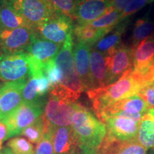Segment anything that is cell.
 <instances>
[{
  "instance_id": "5",
  "label": "cell",
  "mask_w": 154,
  "mask_h": 154,
  "mask_svg": "<svg viewBox=\"0 0 154 154\" xmlns=\"http://www.w3.org/2000/svg\"><path fill=\"white\" fill-rule=\"evenodd\" d=\"M29 55L25 51L0 53V81L4 83L29 79Z\"/></svg>"
},
{
  "instance_id": "1",
  "label": "cell",
  "mask_w": 154,
  "mask_h": 154,
  "mask_svg": "<svg viewBox=\"0 0 154 154\" xmlns=\"http://www.w3.org/2000/svg\"><path fill=\"white\" fill-rule=\"evenodd\" d=\"M132 69L113 84L86 91L98 117L113 103L136 95L140 91L144 84Z\"/></svg>"
},
{
  "instance_id": "17",
  "label": "cell",
  "mask_w": 154,
  "mask_h": 154,
  "mask_svg": "<svg viewBox=\"0 0 154 154\" xmlns=\"http://www.w3.org/2000/svg\"><path fill=\"white\" fill-rule=\"evenodd\" d=\"M96 154H146V149L137 139L119 140L106 136Z\"/></svg>"
},
{
  "instance_id": "23",
  "label": "cell",
  "mask_w": 154,
  "mask_h": 154,
  "mask_svg": "<svg viewBox=\"0 0 154 154\" xmlns=\"http://www.w3.org/2000/svg\"><path fill=\"white\" fill-rule=\"evenodd\" d=\"M136 139L146 149H154V113L150 109L142 116Z\"/></svg>"
},
{
  "instance_id": "4",
  "label": "cell",
  "mask_w": 154,
  "mask_h": 154,
  "mask_svg": "<svg viewBox=\"0 0 154 154\" xmlns=\"http://www.w3.org/2000/svg\"><path fill=\"white\" fill-rule=\"evenodd\" d=\"M79 106V103L66 101L49 94L42 116L44 121L52 126H70Z\"/></svg>"
},
{
  "instance_id": "11",
  "label": "cell",
  "mask_w": 154,
  "mask_h": 154,
  "mask_svg": "<svg viewBox=\"0 0 154 154\" xmlns=\"http://www.w3.org/2000/svg\"><path fill=\"white\" fill-rule=\"evenodd\" d=\"M27 81L6 82L0 87V121L4 122L22 104V91Z\"/></svg>"
},
{
  "instance_id": "19",
  "label": "cell",
  "mask_w": 154,
  "mask_h": 154,
  "mask_svg": "<svg viewBox=\"0 0 154 154\" xmlns=\"http://www.w3.org/2000/svg\"><path fill=\"white\" fill-rule=\"evenodd\" d=\"M90 90L108 85V72L106 57L103 54L94 49L93 47H91L90 52Z\"/></svg>"
},
{
  "instance_id": "25",
  "label": "cell",
  "mask_w": 154,
  "mask_h": 154,
  "mask_svg": "<svg viewBox=\"0 0 154 154\" xmlns=\"http://www.w3.org/2000/svg\"><path fill=\"white\" fill-rule=\"evenodd\" d=\"M153 35H154V22L148 14H146L135 23L131 40V47L134 49L140 42Z\"/></svg>"
},
{
  "instance_id": "9",
  "label": "cell",
  "mask_w": 154,
  "mask_h": 154,
  "mask_svg": "<svg viewBox=\"0 0 154 154\" xmlns=\"http://www.w3.org/2000/svg\"><path fill=\"white\" fill-rule=\"evenodd\" d=\"M141 118L126 116H111L101 119L106 128V136L119 140L136 139Z\"/></svg>"
},
{
  "instance_id": "44",
  "label": "cell",
  "mask_w": 154,
  "mask_h": 154,
  "mask_svg": "<svg viewBox=\"0 0 154 154\" xmlns=\"http://www.w3.org/2000/svg\"><path fill=\"white\" fill-rule=\"evenodd\" d=\"M0 152H1V151H0Z\"/></svg>"
},
{
  "instance_id": "32",
  "label": "cell",
  "mask_w": 154,
  "mask_h": 154,
  "mask_svg": "<svg viewBox=\"0 0 154 154\" xmlns=\"http://www.w3.org/2000/svg\"><path fill=\"white\" fill-rule=\"evenodd\" d=\"M153 1L154 0H131L121 14V22L128 19L130 16L138 12L148 4Z\"/></svg>"
},
{
  "instance_id": "35",
  "label": "cell",
  "mask_w": 154,
  "mask_h": 154,
  "mask_svg": "<svg viewBox=\"0 0 154 154\" xmlns=\"http://www.w3.org/2000/svg\"><path fill=\"white\" fill-rule=\"evenodd\" d=\"M8 139V128L5 123L0 121V151L2 150L4 141Z\"/></svg>"
},
{
  "instance_id": "29",
  "label": "cell",
  "mask_w": 154,
  "mask_h": 154,
  "mask_svg": "<svg viewBox=\"0 0 154 154\" xmlns=\"http://www.w3.org/2000/svg\"><path fill=\"white\" fill-rule=\"evenodd\" d=\"M56 14L63 15L74 20L76 0H46Z\"/></svg>"
},
{
  "instance_id": "34",
  "label": "cell",
  "mask_w": 154,
  "mask_h": 154,
  "mask_svg": "<svg viewBox=\"0 0 154 154\" xmlns=\"http://www.w3.org/2000/svg\"><path fill=\"white\" fill-rule=\"evenodd\" d=\"M131 0H110V6L113 9L122 13Z\"/></svg>"
},
{
  "instance_id": "40",
  "label": "cell",
  "mask_w": 154,
  "mask_h": 154,
  "mask_svg": "<svg viewBox=\"0 0 154 154\" xmlns=\"http://www.w3.org/2000/svg\"><path fill=\"white\" fill-rule=\"evenodd\" d=\"M3 84H4V82H1V81H0V87H1V86L3 85Z\"/></svg>"
},
{
  "instance_id": "37",
  "label": "cell",
  "mask_w": 154,
  "mask_h": 154,
  "mask_svg": "<svg viewBox=\"0 0 154 154\" xmlns=\"http://www.w3.org/2000/svg\"><path fill=\"white\" fill-rule=\"evenodd\" d=\"M2 152L3 154H14L12 151H11V149L7 147V146H5V147L2 148Z\"/></svg>"
},
{
  "instance_id": "27",
  "label": "cell",
  "mask_w": 154,
  "mask_h": 154,
  "mask_svg": "<svg viewBox=\"0 0 154 154\" xmlns=\"http://www.w3.org/2000/svg\"><path fill=\"white\" fill-rule=\"evenodd\" d=\"M44 134V120L43 116H41L34 123L24 128L21 135L25 136L31 143L37 144L43 138Z\"/></svg>"
},
{
  "instance_id": "24",
  "label": "cell",
  "mask_w": 154,
  "mask_h": 154,
  "mask_svg": "<svg viewBox=\"0 0 154 154\" xmlns=\"http://www.w3.org/2000/svg\"><path fill=\"white\" fill-rule=\"evenodd\" d=\"M109 32L110 31L95 28L88 24H77L74 28L73 34L76 38L77 42L88 44L92 47Z\"/></svg>"
},
{
  "instance_id": "18",
  "label": "cell",
  "mask_w": 154,
  "mask_h": 154,
  "mask_svg": "<svg viewBox=\"0 0 154 154\" xmlns=\"http://www.w3.org/2000/svg\"><path fill=\"white\" fill-rule=\"evenodd\" d=\"M61 47L62 45L61 44L54 43L39 37L34 32L26 51L38 61L47 63L57 56Z\"/></svg>"
},
{
  "instance_id": "36",
  "label": "cell",
  "mask_w": 154,
  "mask_h": 154,
  "mask_svg": "<svg viewBox=\"0 0 154 154\" xmlns=\"http://www.w3.org/2000/svg\"><path fill=\"white\" fill-rule=\"evenodd\" d=\"M79 154H96V151H92V150L79 149Z\"/></svg>"
},
{
  "instance_id": "14",
  "label": "cell",
  "mask_w": 154,
  "mask_h": 154,
  "mask_svg": "<svg viewBox=\"0 0 154 154\" xmlns=\"http://www.w3.org/2000/svg\"><path fill=\"white\" fill-rule=\"evenodd\" d=\"M149 110L145 101L138 94L121 100L107 108L101 113L99 119L111 116H127L131 117H142Z\"/></svg>"
},
{
  "instance_id": "8",
  "label": "cell",
  "mask_w": 154,
  "mask_h": 154,
  "mask_svg": "<svg viewBox=\"0 0 154 154\" xmlns=\"http://www.w3.org/2000/svg\"><path fill=\"white\" fill-rule=\"evenodd\" d=\"M16 9L32 27L47 22L57 14L46 0H9Z\"/></svg>"
},
{
  "instance_id": "38",
  "label": "cell",
  "mask_w": 154,
  "mask_h": 154,
  "mask_svg": "<svg viewBox=\"0 0 154 154\" xmlns=\"http://www.w3.org/2000/svg\"><path fill=\"white\" fill-rule=\"evenodd\" d=\"M8 0H0V9H1L4 7V5L7 3Z\"/></svg>"
},
{
  "instance_id": "41",
  "label": "cell",
  "mask_w": 154,
  "mask_h": 154,
  "mask_svg": "<svg viewBox=\"0 0 154 154\" xmlns=\"http://www.w3.org/2000/svg\"><path fill=\"white\" fill-rule=\"evenodd\" d=\"M150 110L152 111V112H153L154 113V109H150Z\"/></svg>"
},
{
  "instance_id": "30",
  "label": "cell",
  "mask_w": 154,
  "mask_h": 154,
  "mask_svg": "<svg viewBox=\"0 0 154 154\" xmlns=\"http://www.w3.org/2000/svg\"><path fill=\"white\" fill-rule=\"evenodd\" d=\"M7 146L14 154H34L35 149L29 140L20 137L11 138L7 143Z\"/></svg>"
},
{
  "instance_id": "43",
  "label": "cell",
  "mask_w": 154,
  "mask_h": 154,
  "mask_svg": "<svg viewBox=\"0 0 154 154\" xmlns=\"http://www.w3.org/2000/svg\"><path fill=\"white\" fill-rule=\"evenodd\" d=\"M76 154H79V152H78V153H76Z\"/></svg>"
},
{
  "instance_id": "26",
  "label": "cell",
  "mask_w": 154,
  "mask_h": 154,
  "mask_svg": "<svg viewBox=\"0 0 154 154\" xmlns=\"http://www.w3.org/2000/svg\"><path fill=\"white\" fill-rule=\"evenodd\" d=\"M121 12L111 7L104 14L89 24L95 28L109 30L111 32L121 22Z\"/></svg>"
},
{
  "instance_id": "7",
  "label": "cell",
  "mask_w": 154,
  "mask_h": 154,
  "mask_svg": "<svg viewBox=\"0 0 154 154\" xmlns=\"http://www.w3.org/2000/svg\"><path fill=\"white\" fill-rule=\"evenodd\" d=\"M74 28L72 19L57 14L47 22L34 26L33 29L39 37L63 45L67 37L73 34Z\"/></svg>"
},
{
  "instance_id": "28",
  "label": "cell",
  "mask_w": 154,
  "mask_h": 154,
  "mask_svg": "<svg viewBox=\"0 0 154 154\" xmlns=\"http://www.w3.org/2000/svg\"><path fill=\"white\" fill-rule=\"evenodd\" d=\"M54 127L44 121V134L43 138L36 144L34 154H54L53 145Z\"/></svg>"
},
{
  "instance_id": "21",
  "label": "cell",
  "mask_w": 154,
  "mask_h": 154,
  "mask_svg": "<svg viewBox=\"0 0 154 154\" xmlns=\"http://www.w3.org/2000/svg\"><path fill=\"white\" fill-rule=\"evenodd\" d=\"M128 19L121 22L112 31L101 38L92 47L103 54L105 57L111 55L122 44V36L128 26Z\"/></svg>"
},
{
  "instance_id": "3",
  "label": "cell",
  "mask_w": 154,
  "mask_h": 154,
  "mask_svg": "<svg viewBox=\"0 0 154 154\" xmlns=\"http://www.w3.org/2000/svg\"><path fill=\"white\" fill-rule=\"evenodd\" d=\"M72 127L80 149L97 152L106 136L105 124L82 104L75 113Z\"/></svg>"
},
{
  "instance_id": "22",
  "label": "cell",
  "mask_w": 154,
  "mask_h": 154,
  "mask_svg": "<svg viewBox=\"0 0 154 154\" xmlns=\"http://www.w3.org/2000/svg\"><path fill=\"white\" fill-rule=\"evenodd\" d=\"M19 27H32L22 15L17 12L8 0L0 9V29H14Z\"/></svg>"
},
{
  "instance_id": "16",
  "label": "cell",
  "mask_w": 154,
  "mask_h": 154,
  "mask_svg": "<svg viewBox=\"0 0 154 154\" xmlns=\"http://www.w3.org/2000/svg\"><path fill=\"white\" fill-rule=\"evenodd\" d=\"M53 145L54 154H76L79 151L72 126L54 127Z\"/></svg>"
},
{
  "instance_id": "10",
  "label": "cell",
  "mask_w": 154,
  "mask_h": 154,
  "mask_svg": "<svg viewBox=\"0 0 154 154\" xmlns=\"http://www.w3.org/2000/svg\"><path fill=\"white\" fill-rule=\"evenodd\" d=\"M108 85L119 79L134 65V50L131 47L121 44L111 55L106 57Z\"/></svg>"
},
{
  "instance_id": "15",
  "label": "cell",
  "mask_w": 154,
  "mask_h": 154,
  "mask_svg": "<svg viewBox=\"0 0 154 154\" xmlns=\"http://www.w3.org/2000/svg\"><path fill=\"white\" fill-rule=\"evenodd\" d=\"M91 47L82 42H76L73 49L75 66L84 91L91 89L90 77V52Z\"/></svg>"
},
{
  "instance_id": "42",
  "label": "cell",
  "mask_w": 154,
  "mask_h": 154,
  "mask_svg": "<svg viewBox=\"0 0 154 154\" xmlns=\"http://www.w3.org/2000/svg\"><path fill=\"white\" fill-rule=\"evenodd\" d=\"M0 154H3V153H2V151L0 152Z\"/></svg>"
},
{
  "instance_id": "12",
  "label": "cell",
  "mask_w": 154,
  "mask_h": 154,
  "mask_svg": "<svg viewBox=\"0 0 154 154\" xmlns=\"http://www.w3.org/2000/svg\"><path fill=\"white\" fill-rule=\"evenodd\" d=\"M33 34L32 27L0 29V53H14L26 50Z\"/></svg>"
},
{
  "instance_id": "6",
  "label": "cell",
  "mask_w": 154,
  "mask_h": 154,
  "mask_svg": "<svg viewBox=\"0 0 154 154\" xmlns=\"http://www.w3.org/2000/svg\"><path fill=\"white\" fill-rule=\"evenodd\" d=\"M45 105L23 102L14 113L4 121L8 128V139L22 134L24 128L34 123L44 113Z\"/></svg>"
},
{
  "instance_id": "33",
  "label": "cell",
  "mask_w": 154,
  "mask_h": 154,
  "mask_svg": "<svg viewBox=\"0 0 154 154\" xmlns=\"http://www.w3.org/2000/svg\"><path fill=\"white\" fill-rule=\"evenodd\" d=\"M138 95L145 101L149 109H154V81L146 83Z\"/></svg>"
},
{
  "instance_id": "2",
  "label": "cell",
  "mask_w": 154,
  "mask_h": 154,
  "mask_svg": "<svg viewBox=\"0 0 154 154\" xmlns=\"http://www.w3.org/2000/svg\"><path fill=\"white\" fill-rule=\"evenodd\" d=\"M54 61L62 72V79L59 85L51 88V95L72 102H76L84 91L75 66L73 54L72 34L67 37Z\"/></svg>"
},
{
  "instance_id": "31",
  "label": "cell",
  "mask_w": 154,
  "mask_h": 154,
  "mask_svg": "<svg viewBox=\"0 0 154 154\" xmlns=\"http://www.w3.org/2000/svg\"><path fill=\"white\" fill-rule=\"evenodd\" d=\"M45 74L49 80L51 88L59 85L62 79V72L54 61V58L45 63Z\"/></svg>"
},
{
  "instance_id": "20",
  "label": "cell",
  "mask_w": 154,
  "mask_h": 154,
  "mask_svg": "<svg viewBox=\"0 0 154 154\" xmlns=\"http://www.w3.org/2000/svg\"><path fill=\"white\" fill-rule=\"evenodd\" d=\"M134 50V72L141 73L149 69L154 59V35L143 40Z\"/></svg>"
},
{
  "instance_id": "13",
  "label": "cell",
  "mask_w": 154,
  "mask_h": 154,
  "mask_svg": "<svg viewBox=\"0 0 154 154\" xmlns=\"http://www.w3.org/2000/svg\"><path fill=\"white\" fill-rule=\"evenodd\" d=\"M111 8L110 0H76L74 20L78 24H90Z\"/></svg>"
},
{
  "instance_id": "39",
  "label": "cell",
  "mask_w": 154,
  "mask_h": 154,
  "mask_svg": "<svg viewBox=\"0 0 154 154\" xmlns=\"http://www.w3.org/2000/svg\"><path fill=\"white\" fill-rule=\"evenodd\" d=\"M151 66H152V68H153V70H154V59H153V62H152Z\"/></svg>"
}]
</instances>
